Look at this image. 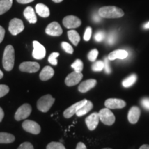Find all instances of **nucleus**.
<instances>
[{
	"mask_svg": "<svg viewBox=\"0 0 149 149\" xmlns=\"http://www.w3.org/2000/svg\"><path fill=\"white\" fill-rule=\"evenodd\" d=\"M18 3H23V4H25V3H29L32 2V1H34V0H17Z\"/></svg>",
	"mask_w": 149,
	"mask_h": 149,
	"instance_id": "42",
	"label": "nucleus"
},
{
	"mask_svg": "<svg viewBox=\"0 0 149 149\" xmlns=\"http://www.w3.org/2000/svg\"><path fill=\"white\" fill-rule=\"evenodd\" d=\"M83 78V74L81 72L76 71L72 72L65 79V84L68 86H73L80 82Z\"/></svg>",
	"mask_w": 149,
	"mask_h": 149,
	"instance_id": "13",
	"label": "nucleus"
},
{
	"mask_svg": "<svg viewBox=\"0 0 149 149\" xmlns=\"http://www.w3.org/2000/svg\"><path fill=\"white\" fill-rule=\"evenodd\" d=\"M24 15L30 24H35L37 22V17L32 7L29 6L24 11Z\"/></svg>",
	"mask_w": 149,
	"mask_h": 149,
	"instance_id": "20",
	"label": "nucleus"
},
{
	"mask_svg": "<svg viewBox=\"0 0 149 149\" xmlns=\"http://www.w3.org/2000/svg\"><path fill=\"white\" fill-rule=\"evenodd\" d=\"M100 17H100V15H99V16L95 15L94 17H93V20H94V21L96 22H99L100 21V20H101V19H100Z\"/></svg>",
	"mask_w": 149,
	"mask_h": 149,
	"instance_id": "44",
	"label": "nucleus"
},
{
	"mask_svg": "<svg viewBox=\"0 0 149 149\" xmlns=\"http://www.w3.org/2000/svg\"><path fill=\"white\" fill-rule=\"evenodd\" d=\"M104 105L109 109H120L125 107L126 103L125 101L121 99L110 98L106 100Z\"/></svg>",
	"mask_w": 149,
	"mask_h": 149,
	"instance_id": "8",
	"label": "nucleus"
},
{
	"mask_svg": "<svg viewBox=\"0 0 149 149\" xmlns=\"http://www.w3.org/2000/svg\"><path fill=\"white\" fill-rule=\"evenodd\" d=\"M98 51L97 49H93L90 51V53L88 55V59L89 61L94 62L95 61L97 57L98 56Z\"/></svg>",
	"mask_w": 149,
	"mask_h": 149,
	"instance_id": "32",
	"label": "nucleus"
},
{
	"mask_svg": "<svg viewBox=\"0 0 149 149\" xmlns=\"http://www.w3.org/2000/svg\"><path fill=\"white\" fill-rule=\"evenodd\" d=\"M17 149H34L33 144L29 141H26V142L22 143V144L19 145Z\"/></svg>",
	"mask_w": 149,
	"mask_h": 149,
	"instance_id": "36",
	"label": "nucleus"
},
{
	"mask_svg": "<svg viewBox=\"0 0 149 149\" xmlns=\"http://www.w3.org/2000/svg\"><path fill=\"white\" fill-rule=\"evenodd\" d=\"M76 149H87L86 145L84 144L83 142H79L77 144V146H76Z\"/></svg>",
	"mask_w": 149,
	"mask_h": 149,
	"instance_id": "41",
	"label": "nucleus"
},
{
	"mask_svg": "<svg viewBox=\"0 0 149 149\" xmlns=\"http://www.w3.org/2000/svg\"><path fill=\"white\" fill-rule=\"evenodd\" d=\"M100 120L104 124L107 126H111L115 122V117L114 114L108 108L102 109L99 112Z\"/></svg>",
	"mask_w": 149,
	"mask_h": 149,
	"instance_id": "4",
	"label": "nucleus"
},
{
	"mask_svg": "<svg viewBox=\"0 0 149 149\" xmlns=\"http://www.w3.org/2000/svg\"><path fill=\"white\" fill-rule=\"evenodd\" d=\"M3 77V72L1 71V70H0V79H1V78H2Z\"/></svg>",
	"mask_w": 149,
	"mask_h": 149,
	"instance_id": "47",
	"label": "nucleus"
},
{
	"mask_svg": "<svg viewBox=\"0 0 149 149\" xmlns=\"http://www.w3.org/2000/svg\"><path fill=\"white\" fill-rule=\"evenodd\" d=\"M5 36V30L2 26H0V43L2 42Z\"/></svg>",
	"mask_w": 149,
	"mask_h": 149,
	"instance_id": "40",
	"label": "nucleus"
},
{
	"mask_svg": "<svg viewBox=\"0 0 149 149\" xmlns=\"http://www.w3.org/2000/svg\"><path fill=\"white\" fill-rule=\"evenodd\" d=\"M15 50L13 46L8 45L5 48L3 52L2 64L3 68L7 71H10L13 70L15 64Z\"/></svg>",
	"mask_w": 149,
	"mask_h": 149,
	"instance_id": "2",
	"label": "nucleus"
},
{
	"mask_svg": "<svg viewBox=\"0 0 149 149\" xmlns=\"http://www.w3.org/2000/svg\"><path fill=\"white\" fill-rule=\"evenodd\" d=\"M22 128L25 131L33 135H38L41 132V127L38 123L33 120H25L22 123Z\"/></svg>",
	"mask_w": 149,
	"mask_h": 149,
	"instance_id": "6",
	"label": "nucleus"
},
{
	"mask_svg": "<svg viewBox=\"0 0 149 149\" xmlns=\"http://www.w3.org/2000/svg\"><path fill=\"white\" fill-rule=\"evenodd\" d=\"M104 68V62L103 61H96L92 65V70L95 72L101 71Z\"/></svg>",
	"mask_w": 149,
	"mask_h": 149,
	"instance_id": "28",
	"label": "nucleus"
},
{
	"mask_svg": "<svg viewBox=\"0 0 149 149\" xmlns=\"http://www.w3.org/2000/svg\"><path fill=\"white\" fill-rule=\"evenodd\" d=\"M128 52L125 51V50H122V49H118L116 51H114L111 52V53L109 55V60H115L116 59H124L128 57Z\"/></svg>",
	"mask_w": 149,
	"mask_h": 149,
	"instance_id": "19",
	"label": "nucleus"
},
{
	"mask_svg": "<svg viewBox=\"0 0 149 149\" xmlns=\"http://www.w3.org/2000/svg\"><path fill=\"white\" fill-rule=\"evenodd\" d=\"M98 15L102 18L115 19L124 16V13L122 9L116 6H104L99 9Z\"/></svg>",
	"mask_w": 149,
	"mask_h": 149,
	"instance_id": "1",
	"label": "nucleus"
},
{
	"mask_svg": "<svg viewBox=\"0 0 149 149\" xmlns=\"http://www.w3.org/2000/svg\"><path fill=\"white\" fill-rule=\"evenodd\" d=\"M59 53H57V52H54V53H51V55H49V57H48V60L49 61L50 64L53 65V66H56V65H57V58L59 57Z\"/></svg>",
	"mask_w": 149,
	"mask_h": 149,
	"instance_id": "30",
	"label": "nucleus"
},
{
	"mask_svg": "<svg viewBox=\"0 0 149 149\" xmlns=\"http://www.w3.org/2000/svg\"><path fill=\"white\" fill-rule=\"evenodd\" d=\"M144 28L145 29H149V22H147L146 24H144Z\"/></svg>",
	"mask_w": 149,
	"mask_h": 149,
	"instance_id": "46",
	"label": "nucleus"
},
{
	"mask_svg": "<svg viewBox=\"0 0 149 149\" xmlns=\"http://www.w3.org/2000/svg\"><path fill=\"white\" fill-rule=\"evenodd\" d=\"M91 35H92V29L90 26L87 27L84 33V40L88 42V41L90 40Z\"/></svg>",
	"mask_w": 149,
	"mask_h": 149,
	"instance_id": "35",
	"label": "nucleus"
},
{
	"mask_svg": "<svg viewBox=\"0 0 149 149\" xmlns=\"http://www.w3.org/2000/svg\"><path fill=\"white\" fill-rule=\"evenodd\" d=\"M116 34H115V33L112 32L110 33L109 37H108L107 42L109 44H113L115 42H116Z\"/></svg>",
	"mask_w": 149,
	"mask_h": 149,
	"instance_id": "37",
	"label": "nucleus"
},
{
	"mask_svg": "<svg viewBox=\"0 0 149 149\" xmlns=\"http://www.w3.org/2000/svg\"><path fill=\"white\" fill-rule=\"evenodd\" d=\"M71 67L74 69V71L81 72L84 68V64L81 59H76L71 64Z\"/></svg>",
	"mask_w": 149,
	"mask_h": 149,
	"instance_id": "27",
	"label": "nucleus"
},
{
	"mask_svg": "<svg viewBox=\"0 0 149 149\" xmlns=\"http://www.w3.org/2000/svg\"><path fill=\"white\" fill-rule=\"evenodd\" d=\"M104 69H105V71L107 74L111 73V70L109 66V58H107V57H106V58L104 59Z\"/></svg>",
	"mask_w": 149,
	"mask_h": 149,
	"instance_id": "39",
	"label": "nucleus"
},
{
	"mask_svg": "<svg viewBox=\"0 0 149 149\" xmlns=\"http://www.w3.org/2000/svg\"><path fill=\"white\" fill-rule=\"evenodd\" d=\"M141 115V111L139 107H133L130 108L128 113V120L132 124H135L138 122Z\"/></svg>",
	"mask_w": 149,
	"mask_h": 149,
	"instance_id": "16",
	"label": "nucleus"
},
{
	"mask_svg": "<svg viewBox=\"0 0 149 149\" xmlns=\"http://www.w3.org/2000/svg\"><path fill=\"white\" fill-rule=\"evenodd\" d=\"M46 149H66L65 146L60 142L52 141L46 146Z\"/></svg>",
	"mask_w": 149,
	"mask_h": 149,
	"instance_id": "29",
	"label": "nucleus"
},
{
	"mask_svg": "<svg viewBox=\"0 0 149 149\" xmlns=\"http://www.w3.org/2000/svg\"><path fill=\"white\" fill-rule=\"evenodd\" d=\"M87 100H81V101L77 102V103L72 104V106H70V107H68V109H66L64 112V117L65 118H70V117L73 116L74 114H76L77 111L79 110L81 107H83L84 104L86 103Z\"/></svg>",
	"mask_w": 149,
	"mask_h": 149,
	"instance_id": "11",
	"label": "nucleus"
},
{
	"mask_svg": "<svg viewBox=\"0 0 149 149\" xmlns=\"http://www.w3.org/2000/svg\"><path fill=\"white\" fill-rule=\"evenodd\" d=\"M137 79V74H130V76H128V77H126L125 79L123 80L122 81L123 86L125 87V88H128V87L132 86L136 82Z\"/></svg>",
	"mask_w": 149,
	"mask_h": 149,
	"instance_id": "26",
	"label": "nucleus"
},
{
	"mask_svg": "<svg viewBox=\"0 0 149 149\" xmlns=\"http://www.w3.org/2000/svg\"><path fill=\"white\" fill-rule=\"evenodd\" d=\"M102 149H112V148H102Z\"/></svg>",
	"mask_w": 149,
	"mask_h": 149,
	"instance_id": "49",
	"label": "nucleus"
},
{
	"mask_svg": "<svg viewBox=\"0 0 149 149\" xmlns=\"http://www.w3.org/2000/svg\"><path fill=\"white\" fill-rule=\"evenodd\" d=\"M33 44V51L32 53L33 57L35 59H42L46 56V48L42 44L37 41H34Z\"/></svg>",
	"mask_w": 149,
	"mask_h": 149,
	"instance_id": "10",
	"label": "nucleus"
},
{
	"mask_svg": "<svg viewBox=\"0 0 149 149\" xmlns=\"http://www.w3.org/2000/svg\"><path fill=\"white\" fill-rule=\"evenodd\" d=\"M55 101V98H53L51 95H46L39 99L37 102V107L39 111L42 113H46L51 109Z\"/></svg>",
	"mask_w": 149,
	"mask_h": 149,
	"instance_id": "3",
	"label": "nucleus"
},
{
	"mask_svg": "<svg viewBox=\"0 0 149 149\" xmlns=\"http://www.w3.org/2000/svg\"><path fill=\"white\" fill-rule=\"evenodd\" d=\"M32 112V107L29 104H24L18 108L15 114V119L17 121L25 120L29 117Z\"/></svg>",
	"mask_w": 149,
	"mask_h": 149,
	"instance_id": "5",
	"label": "nucleus"
},
{
	"mask_svg": "<svg viewBox=\"0 0 149 149\" xmlns=\"http://www.w3.org/2000/svg\"><path fill=\"white\" fill-rule=\"evenodd\" d=\"M93 104L89 100H87L86 103L83 107H81L80 109L78 110L76 113V115H77V117H81L83 115L88 113L89 111H91V110L93 109Z\"/></svg>",
	"mask_w": 149,
	"mask_h": 149,
	"instance_id": "22",
	"label": "nucleus"
},
{
	"mask_svg": "<svg viewBox=\"0 0 149 149\" xmlns=\"http://www.w3.org/2000/svg\"><path fill=\"white\" fill-rule=\"evenodd\" d=\"M139 149H149V145L148 144H143L140 146Z\"/></svg>",
	"mask_w": 149,
	"mask_h": 149,
	"instance_id": "45",
	"label": "nucleus"
},
{
	"mask_svg": "<svg viewBox=\"0 0 149 149\" xmlns=\"http://www.w3.org/2000/svg\"><path fill=\"white\" fill-rule=\"evenodd\" d=\"M24 29L23 22L17 18H14L9 23L8 30L13 35H17L22 33Z\"/></svg>",
	"mask_w": 149,
	"mask_h": 149,
	"instance_id": "7",
	"label": "nucleus"
},
{
	"mask_svg": "<svg viewBox=\"0 0 149 149\" xmlns=\"http://www.w3.org/2000/svg\"><path fill=\"white\" fill-rule=\"evenodd\" d=\"M97 84V80L94 79H90L86 80L81 82L78 86V90L80 93H86L91 89H92Z\"/></svg>",
	"mask_w": 149,
	"mask_h": 149,
	"instance_id": "17",
	"label": "nucleus"
},
{
	"mask_svg": "<svg viewBox=\"0 0 149 149\" xmlns=\"http://www.w3.org/2000/svg\"><path fill=\"white\" fill-rule=\"evenodd\" d=\"M10 91V88L7 85L0 84V98L7 95Z\"/></svg>",
	"mask_w": 149,
	"mask_h": 149,
	"instance_id": "33",
	"label": "nucleus"
},
{
	"mask_svg": "<svg viewBox=\"0 0 149 149\" xmlns=\"http://www.w3.org/2000/svg\"><path fill=\"white\" fill-rule=\"evenodd\" d=\"M37 13L42 17H48L50 15V10L46 5L43 3H37L35 6Z\"/></svg>",
	"mask_w": 149,
	"mask_h": 149,
	"instance_id": "21",
	"label": "nucleus"
},
{
	"mask_svg": "<svg viewBox=\"0 0 149 149\" xmlns=\"http://www.w3.org/2000/svg\"><path fill=\"white\" fill-rule=\"evenodd\" d=\"M141 104L144 109L149 111V97L143 98L141 101Z\"/></svg>",
	"mask_w": 149,
	"mask_h": 149,
	"instance_id": "38",
	"label": "nucleus"
},
{
	"mask_svg": "<svg viewBox=\"0 0 149 149\" xmlns=\"http://www.w3.org/2000/svg\"><path fill=\"white\" fill-rule=\"evenodd\" d=\"M99 122H100V115L99 113H92L87 117L85 120L86 124L87 127L90 130H94L98 126Z\"/></svg>",
	"mask_w": 149,
	"mask_h": 149,
	"instance_id": "15",
	"label": "nucleus"
},
{
	"mask_svg": "<svg viewBox=\"0 0 149 149\" xmlns=\"http://www.w3.org/2000/svg\"><path fill=\"white\" fill-rule=\"evenodd\" d=\"M40 65L35 61H24L19 65V70L25 72H36L40 70Z\"/></svg>",
	"mask_w": 149,
	"mask_h": 149,
	"instance_id": "9",
	"label": "nucleus"
},
{
	"mask_svg": "<svg viewBox=\"0 0 149 149\" xmlns=\"http://www.w3.org/2000/svg\"><path fill=\"white\" fill-rule=\"evenodd\" d=\"M63 24L66 29H76L81 26V22L77 17L68 15L65 17L63 19Z\"/></svg>",
	"mask_w": 149,
	"mask_h": 149,
	"instance_id": "12",
	"label": "nucleus"
},
{
	"mask_svg": "<svg viewBox=\"0 0 149 149\" xmlns=\"http://www.w3.org/2000/svg\"><path fill=\"white\" fill-rule=\"evenodd\" d=\"M94 38L96 42H102V41H103L104 40V38H105V33H104V31H98V32H97L96 34L95 35Z\"/></svg>",
	"mask_w": 149,
	"mask_h": 149,
	"instance_id": "34",
	"label": "nucleus"
},
{
	"mask_svg": "<svg viewBox=\"0 0 149 149\" xmlns=\"http://www.w3.org/2000/svg\"><path fill=\"white\" fill-rule=\"evenodd\" d=\"M13 4V0H0V15L4 14L10 10Z\"/></svg>",
	"mask_w": 149,
	"mask_h": 149,
	"instance_id": "24",
	"label": "nucleus"
},
{
	"mask_svg": "<svg viewBox=\"0 0 149 149\" xmlns=\"http://www.w3.org/2000/svg\"><path fill=\"white\" fill-rule=\"evenodd\" d=\"M45 32L46 34L51 36L58 37L62 34L63 31L59 23H57V22H53L47 26Z\"/></svg>",
	"mask_w": 149,
	"mask_h": 149,
	"instance_id": "14",
	"label": "nucleus"
},
{
	"mask_svg": "<svg viewBox=\"0 0 149 149\" xmlns=\"http://www.w3.org/2000/svg\"><path fill=\"white\" fill-rule=\"evenodd\" d=\"M15 140V137L10 133L1 132L0 133V144H10Z\"/></svg>",
	"mask_w": 149,
	"mask_h": 149,
	"instance_id": "23",
	"label": "nucleus"
},
{
	"mask_svg": "<svg viewBox=\"0 0 149 149\" xmlns=\"http://www.w3.org/2000/svg\"><path fill=\"white\" fill-rule=\"evenodd\" d=\"M53 1L55 3H59V2H61L63 0H53Z\"/></svg>",
	"mask_w": 149,
	"mask_h": 149,
	"instance_id": "48",
	"label": "nucleus"
},
{
	"mask_svg": "<svg viewBox=\"0 0 149 149\" xmlns=\"http://www.w3.org/2000/svg\"><path fill=\"white\" fill-rule=\"evenodd\" d=\"M55 71L51 66H46L42 70L40 74V78L42 81H47L53 77Z\"/></svg>",
	"mask_w": 149,
	"mask_h": 149,
	"instance_id": "18",
	"label": "nucleus"
},
{
	"mask_svg": "<svg viewBox=\"0 0 149 149\" xmlns=\"http://www.w3.org/2000/svg\"><path fill=\"white\" fill-rule=\"evenodd\" d=\"M61 47L64 50V51L66 53L68 54H72L73 53V48L72 47V46L70 44L67 43L66 42H63L61 43Z\"/></svg>",
	"mask_w": 149,
	"mask_h": 149,
	"instance_id": "31",
	"label": "nucleus"
},
{
	"mask_svg": "<svg viewBox=\"0 0 149 149\" xmlns=\"http://www.w3.org/2000/svg\"><path fill=\"white\" fill-rule=\"evenodd\" d=\"M68 37L69 40L72 43L74 46H77L80 41V36L77 31L74 30H70L68 31Z\"/></svg>",
	"mask_w": 149,
	"mask_h": 149,
	"instance_id": "25",
	"label": "nucleus"
},
{
	"mask_svg": "<svg viewBox=\"0 0 149 149\" xmlns=\"http://www.w3.org/2000/svg\"><path fill=\"white\" fill-rule=\"evenodd\" d=\"M3 117H4V113H3V109L0 107V122L2 121Z\"/></svg>",
	"mask_w": 149,
	"mask_h": 149,
	"instance_id": "43",
	"label": "nucleus"
}]
</instances>
